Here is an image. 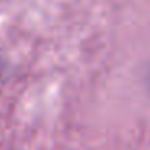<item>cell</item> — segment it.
Masks as SVG:
<instances>
[]
</instances>
